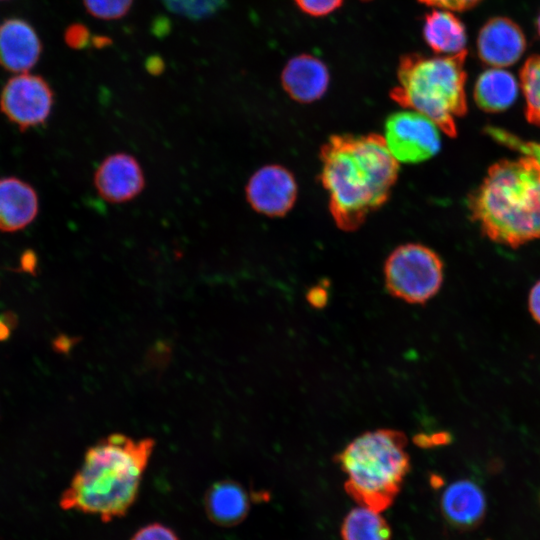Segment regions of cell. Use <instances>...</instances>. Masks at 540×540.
Here are the masks:
<instances>
[{
	"label": "cell",
	"instance_id": "obj_16",
	"mask_svg": "<svg viewBox=\"0 0 540 540\" xmlns=\"http://www.w3.org/2000/svg\"><path fill=\"white\" fill-rule=\"evenodd\" d=\"M250 507L249 496L236 481L215 482L206 492L204 508L209 519L217 525L230 527L242 522Z\"/></svg>",
	"mask_w": 540,
	"mask_h": 540
},
{
	"label": "cell",
	"instance_id": "obj_1",
	"mask_svg": "<svg viewBox=\"0 0 540 540\" xmlns=\"http://www.w3.org/2000/svg\"><path fill=\"white\" fill-rule=\"evenodd\" d=\"M321 184L329 210L344 231L358 229L388 200L397 181L399 163L382 135L331 136L320 151Z\"/></svg>",
	"mask_w": 540,
	"mask_h": 540
},
{
	"label": "cell",
	"instance_id": "obj_17",
	"mask_svg": "<svg viewBox=\"0 0 540 540\" xmlns=\"http://www.w3.org/2000/svg\"><path fill=\"white\" fill-rule=\"evenodd\" d=\"M520 84L505 68L490 67L477 78L473 97L477 106L489 113L507 110L517 99Z\"/></svg>",
	"mask_w": 540,
	"mask_h": 540
},
{
	"label": "cell",
	"instance_id": "obj_22",
	"mask_svg": "<svg viewBox=\"0 0 540 540\" xmlns=\"http://www.w3.org/2000/svg\"><path fill=\"white\" fill-rule=\"evenodd\" d=\"M85 10L92 17L112 21L125 17L134 0H82Z\"/></svg>",
	"mask_w": 540,
	"mask_h": 540
},
{
	"label": "cell",
	"instance_id": "obj_10",
	"mask_svg": "<svg viewBox=\"0 0 540 540\" xmlns=\"http://www.w3.org/2000/svg\"><path fill=\"white\" fill-rule=\"evenodd\" d=\"M477 54L489 67L507 68L520 60L527 47V40L521 27L504 16L487 20L480 28Z\"/></svg>",
	"mask_w": 540,
	"mask_h": 540
},
{
	"label": "cell",
	"instance_id": "obj_18",
	"mask_svg": "<svg viewBox=\"0 0 540 540\" xmlns=\"http://www.w3.org/2000/svg\"><path fill=\"white\" fill-rule=\"evenodd\" d=\"M423 37L427 45L438 54L454 55L466 50V30L453 11L435 9L426 14Z\"/></svg>",
	"mask_w": 540,
	"mask_h": 540
},
{
	"label": "cell",
	"instance_id": "obj_27",
	"mask_svg": "<svg viewBox=\"0 0 540 540\" xmlns=\"http://www.w3.org/2000/svg\"><path fill=\"white\" fill-rule=\"evenodd\" d=\"M421 3L435 7L437 9H445L449 11H466L476 5H478L482 0H418Z\"/></svg>",
	"mask_w": 540,
	"mask_h": 540
},
{
	"label": "cell",
	"instance_id": "obj_34",
	"mask_svg": "<svg viewBox=\"0 0 540 540\" xmlns=\"http://www.w3.org/2000/svg\"><path fill=\"white\" fill-rule=\"evenodd\" d=\"M364 1H367V0H364Z\"/></svg>",
	"mask_w": 540,
	"mask_h": 540
},
{
	"label": "cell",
	"instance_id": "obj_26",
	"mask_svg": "<svg viewBox=\"0 0 540 540\" xmlns=\"http://www.w3.org/2000/svg\"><path fill=\"white\" fill-rule=\"evenodd\" d=\"M132 540H179L176 534L168 527L153 523L138 530Z\"/></svg>",
	"mask_w": 540,
	"mask_h": 540
},
{
	"label": "cell",
	"instance_id": "obj_15",
	"mask_svg": "<svg viewBox=\"0 0 540 540\" xmlns=\"http://www.w3.org/2000/svg\"><path fill=\"white\" fill-rule=\"evenodd\" d=\"M38 209L37 193L28 183L15 177L0 179V231L25 228L35 219Z\"/></svg>",
	"mask_w": 540,
	"mask_h": 540
},
{
	"label": "cell",
	"instance_id": "obj_19",
	"mask_svg": "<svg viewBox=\"0 0 540 540\" xmlns=\"http://www.w3.org/2000/svg\"><path fill=\"white\" fill-rule=\"evenodd\" d=\"M342 540H390L391 528L380 512L359 506L341 524Z\"/></svg>",
	"mask_w": 540,
	"mask_h": 540
},
{
	"label": "cell",
	"instance_id": "obj_24",
	"mask_svg": "<svg viewBox=\"0 0 540 540\" xmlns=\"http://www.w3.org/2000/svg\"><path fill=\"white\" fill-rule=\"evenodd\" d=\"M65 44L74 50L85 49L92 42V35L88 27L82 23H72L64 31Z\"/></svg>",
	"mask_w": 540,
	"mask_h": 540
},
{
	"label": "cell",
	"instance_id": "obj_8",
	"mask_svg": "<svg viewBox=\"0 0 540 540\" xmlns=\"http://www.w3.org/2000/svg\"><path fill=\"white\" fill-rule=\"evenodd\" d=\"M54 104V93L40 75L17 73L3 86L0 110L20 130L43 124Z\"/></svg>",
	"mask_w": 540,
	"mask_h": 540
},
{
	"label": "cell",
	"instance_id": "obj_33",
	"mask_svg": "<svg viewBox=\"0 0 540 540\" xmlns=\"http://www.w3.org/2000/svg\"><path fill=\"white\" fill-rule=\"evenodd\" d=\"M0 1H4V0H0Z\"/></svg>",
	"mask_w": 540,
	"mask_h": 540
},
{
	"label": "cell",
	"instance_id": "obj_32",
	"mask_svg": "<svg viewBox=\"0 0 540 540\" xmlns=\"http://www.w3.org/2000/svg\"><path fill=\"white\" fill-rule=\"evenodd\" d=\"M536 28H537L538 35L540 36V14L538 15L537 20H536Z\"/></svg>",
	"mask_w": 540,
	"mask_h": 540
},
{
	"label": "cell",
	"instance_id": "obj_11",
	"mask_svg": "<svg viewBox=\"0 0 540 540\" xmlns=\"http://www.w3.org/2000/svg\"><path fill=\"white\" fill-rule=\"evenodd\" d=\"M94 186L104 200L124 203L141 193L145 186L144 173L135 157L128 153H114L98 166Z\"/></svg>",
	"mask_w": 540,
	"mask_h": 540
},
{
	"label": "cell",
	"instance_id": "obj_9",
	"mask_svg": "<svg viewBox=\"0 0 540 540\" xmlns=\"http://www.w3.org/2000/svg\"><path fill=\"white\" fill-rule=\"evenodd\" d=\"M297 193L293 174L276 164L259 168L245 187L246 199L252 209L269 217L287 214L296 202Z\"/></svg>",
	"mask_w": 540,
	"mask_h": 540
},
{
	"label": "cell",
	"instance_id": "obj_21",
	"mask_svg": "<svg viewBox=\"0 0 540 540\" xmlns=\"http://www.w3.org/2000/svg\"><path fill=\"white\" fill-rule=\"evenodd\" d=\"M171 13L194 21L215 15L227 0H159Z\"/></svg>",
	"mask_w": 540,
	"mask_h": 540
},
{
	"label": "cell",
	"instance_id": "obj_13",
	"mask_svg": "<svg viewBox=\"0 0 540 540\" xmlns=\"http://www.w3.org/2000/svg\"><path fill=\"white\" fill-rule=\"evenodd\" d=\"M440 507L445 520L458 530L477 528L486 514V497L481 487L472 480L451 483L443 492Z\"/></svg>",
	"mask_w": 540,
	"mask_h": 540
},
{
	"label": "cell",
	"instance_id": "obj_7",
	"mask_svg": "<svg viewBox=\"0 0 540 540\" xmlns=\"http://www.w3.org/2000/svg\"><path fill=\"white\" fill-rule=\"evenodd\" d=\"M382 136L398 163L426 161L441 147L440 128L425 115L409 109L391 114Z\"/></svg>",
	"mask_w": 540,
	"mask_h": 540
},
{
	"label": "cell",
	"instance_id": "obj_5",
	"mask_svg": "<svg viewBox=\"0 0 540 540\" xmlns=\"http://www.w3.org/2000/svg\"><path fill=\"white\" fill-rule=\"evenodd\" d=\"M406 435L383 428L365 432L335 455L346 475L344 489L359 505L377 512L388 509L410 471Z\"/></svg>",
	"mask_w": 540,
	"mask_h": 540
},
{
	"label": "cell",
	"instance_id": "obj_12",
	"mask_svg": "<svg viewBox=\"0 0 540 540\" xmlns=\"http://www.w3.org/2000/svg\"><path fill=\"white\" fill-rule=\"evenodd\" d=\"M43 45L34 27L22 18H8L0 26V66L13 73L31 70Z\"/></svg>",
	"mask_w": 540,
	"mask_h": 540
},
{
	"label": "cell",
	"instance_id": "obj_20",
	"mask_svg": "<svg viewBox=\"0 0 540 540\" xmlns=\"http://www.w3.org/2000/svg\"><path fill=\"white\" fill-rule=\"evenodd\" d=\"M519 84L525 98L526 119L540 127V55L526 59L519 72Z\"/></svg>",
	"mask_w": 540,
	"mask_h": 540
},
{
	"label": "cell",
	"instance_id": "obj_30",
	"mask_svg": "<svg viewBox=\"0 0 540 540\" xmlns=\"http://www.w3.org/2000/svg\"><path fill=\"white\" fill-rule=\"evenodd\" d=\"M326 297H327V294L325 290L322 289V287H317V288L312 289L309 292L308 299L311 304L315 306H319L325 303Z\"/></svg>",
	"mask_w": 540,
	"mask_h": 540
},
{
	"label": "cell",
	"instance_id": "obj_28",
	"mask_svg": "<svg viewBox=\"0 0 540 540\" xmlns=\"http://www.w3.org/2000/svg\"><path fill=\"white\" fill-rule=\"evenodd\" d=\"M528 307L533 319L540 324V280L530 290Z\"/></svg>",
	"mask_w": 540,
	"mask_h": 540
},
{
	"label": "cell",
	"instance_id": "obj_6",
	"mask_svg": "<svg viewBox=\"0 0 540 540\" xmlns=\"http://www.w3.org/2000/svg\"><path fill=\"white\" fill-rule=\"evenodd\" d=\"M387 291L411 304H424L434 297L443 282V263L432 249L407 243L394 249L384 265Z\"/></svg>",
	"mask_w": 540,
	"mask_h": 540
},
{
	"label": "cell",
	"instance_id": "obj_25",
	"mask_svg": "<svg viewBox=\"0 0 540 540\" xmlns=\"http://www.w3.org/2000/svg\"><path fill=\"white\" fill-rule=\"evenodd\" d=\"M297 6L310 16H325L338 9L343 0H294Z\"/></svg>",
	"mask_w": 540,
	"mask_h": 540
},
{
	"label": "cell",
	"instance_id": "obj_31",
	"mask_svg": "<svg viewBox=\"0 0 540 540\" xmlns=\"http://www.w3.org/2000/svg\"><path fill=\"white\" fill-rule=\"evenodd\" d=\"M157 57L150 58L147 62V69L150 73L158 74L163 69V63L162 61L157 63L156 62Z\"/></svg>",
	"mask_w": 540,
	"mask_h": 540
},
{
	"label": "cell",
	"instance_id": "obj_4",
	"mask_svg": "<svg viewBox=\"0 0 540 540\" xmlns=\"http://www.w3.org/2000/svg\"><path fill=\"white\" fill-rule=\"evenodd\" d=\"M467 50L454 55L401 57L397 85L390 97L402 107L431 119L450 137L457 135L456 120L467 112L464 68Z\"/></svg>",
	"mask_w": 540,
	"mask_h": 540
},
{
	"label": "cell",
	"instance_id": "obj_2",
	"mask_svg": "<svg viewBox=\"0 0 540 540\" xmlns=\"http://www.w3.org/2000/svg\"><path fill=\"white\" fill-rule=\"evenodd\" d=\"M155 441L111 434L90 447L60 506L97 515L104 522L124 516L135 502Z\"/></svg>",
	"mask_w": 540,
	"mask_h": 540
},
{
	"label": "cell",
	"instance_id": "obj_29",
	"mask_svg": "<svg viewBox=\"0 0 540 540\" xmlns=\"http://www.w3.org/2000/svg\"><path fill=\"white\" fill-rule=\"evenodd\" d=\"M450 439L451 436L448 433H437L434 434L431 438L427 436H419L420 443L425 446L447 444Z\"/></svg>",
	"mask_w": 540,
	"mask_h": 540
},
{
	"label": "cell",
	"instance_id": "obj_14",
	"mask_svg": "<svg viewBox=\"0 0 540 540\" xmlns=\"http://www.w3.org/2000/svg\"><path fill=\"white\" fill-rule=\"evenodd\" d=\"M329 70L319 58L301 54L291 58L281 74L285 92L295 101L311 103L320 99L328 89Z\"/></svg>",
	"mask_w": 540,
	"mask_h": 540
},
{
	"label": "cell",
	"instance_id": "obj_23",
	"mask_svg": "<svg viewBox=\"0 0 540 540\" xmlns=\"http://www.w3.org/2000/svg\"><path fill=\"white\" fill-rule=\"evenodd\" d=\"M486 132L498 143L516 150L523 156L532 157L540 165V143L522 140L501 128L489 127Z\"/></svg>",
	"mask_w": 540,
	"mask_h": 540
},
{
	"label": "cell",
	"instance_id": "obj_3",
	"mask_svg": "<svg viewBox=\"0 0 540 540\" xmlns=\"http://www.w3.org/2000/svg\"><path fill=\"white\" fill-rule=\"evenodd\" d=\"M468 208L494 242L516 248L540 239V165L529 156L496 162L470 194Z\"/></svg>",
	"mask_w": 540,
	"mask_h": 540
}]
</instances>
